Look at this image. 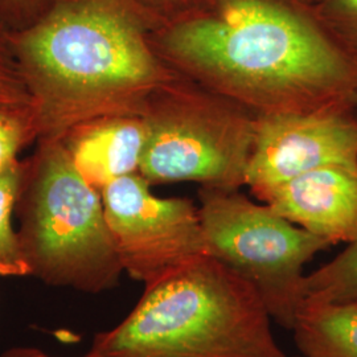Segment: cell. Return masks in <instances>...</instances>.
<instances>
[{
    "mask_svg": "<svg viewBox=\"0 0 357 357\" xmlns=\"http://www.w3.org/2000/svg\"><path fill=\"white\" fill-rule=\"evenodd\" d=\"M151 43L176 73L257 115L355 102L357 52L303 0H208Z\"/></svg>",
    "mask_w": 357,
    "mask_h": 357,
    "instance_id": "6da1fadb",
    "label": "cell"
},
{
    "mask_svg": "<svg viewBox=\"0 0 357 357\" xmlns=\"http://www.w3.org/2000/svg\"><path fill=\"white\" fill-rule=\"evenodd\" d=\"M153 28L122 0H54L35 22L7 31L33 103L38 138L115 115H142L176 77L155 51Z\"/></svg>",
    "mask_w": 357,
    "mask_h": 357,
    "instance_id": "7a4b0ae2",
    "label": "cell"
},
{
    "mask_svg": "<svg viewBox=\"0 0 357 357\" xmlns=\"http://www.w3.org/2000/svg\"><path fill=\"white\" fill-rule=\"evenodd\" d=\"M255 287L205 255L146 286L84 357H287Z\"/></svg>",
    "mask_w": 357,
    "mask_h": 357,
    "instance_id": "3957f363",
    "label": "cell"
},
{
    "mask_svg": "<svg viewBox=\"0 0 357 357\" xmlns=\"http://www.w3.org/2000/svg\"><path fill=\"white\" fill-rule=\"evenodd\" d=\"M17 233L29 275L98 294L123 271L105 216L102 195L79 175L63 141H43L24 169Z\"/></svg>",
    "mask_w": 357,
    "mask_h": 357,
    "instance_id": "277c9868",
    "label": "cell"
},
{
    "mask_svg": "<svg viewBox=\"0 0 357 357\" xmlns=\"http://www.w3.org/2000/svg\"><path fill=\"white\" fill-rule=\"evenodd\" d=\"M142 116L147 141L139 175L151 185H245L255 141L253 112L178 73L153 94Z\"/></svg>",
    "mask_w": 357,
    "mask_h": 357,
    "instance_id": "5b68a950",
    "label": "cell"
},
{
    "mask_svg": "<svg viewBox=\"0 0 357 357\" xmlns=\"http://www.w3.org/2000/svg\"><path fill=\"white\" fill-rule=\"evenodd\" d=\"M199 202L206 255L250 283L270 318L293 330L303 305V268L332 243L240 190L202 187Z\"/></svg>",
    "mask_w": 357,
    "mask_h": 357,
    "instance_id": "8992f818",
    "label": "cell"
},
{
    "mask_svg": "<svg viewBox=\"0 0 357 357\" xmlns=\"http://www.w3.org/2000/svg\"><path fill=\"white\" fill-rule=\"evenodd\" d=\"M103 208L123 271L149 286L205 257L199 206L190 199H163L139 174L102 191Z\"/></svg>",
    "mask_w": 357,
    "mask_h": 357,
    "instance_id": "52a82bcc",
    "label": "cell"
},
{
    "mask_svg": "<svg viewBox=\"0 0 357 357\" xmlns=\"http://www.w3.org/2000/svg\"><path fill=\"white\" fill-rule=\"evenodd\" d=\"M357 168V105L257 115L245 185L273 187L321 167Z\"/></svg>",
    "mask_w": 357,
    "mask_h": 357,
    "instance_id": "ba28073f",
    "label": "cell"
},
{
    "mask_svg": "<svg viewBox=\"0 0 357 357\" xmlns=\"http://www.w3.org/2000/svg\"><path fill=\"white\" fill-rule=\"evenodd\" d=\"M252 193L296 227L332 245L357 243V168L321 167Z\"/></svg>",
    "mask_w": 357,
    "mask_h": 357,
    "instance_id": "9c48e42d",
    "label": "cell"
},
{
    "mask_svg": "<svg viewBox=\"0 0 357 357\" xmlns=\"http://www.w3.org/2000/svg\"><path fill=\"white\" fill-rule=\"evenodd\" d=\"M146 141L142 115L100 118L63 139L79 175L100 192L118 178L139 174Z\"/></svg>",
    "mask_w": 357,
    "mask_h": 357,
    "instance_id": "30bf717a",
    "label": "cell"
},
{
    "mask_svg": "<svg viewBox=\"0 0 357 357\" xmlns=\"http://www.w3.org/2000/svg\"><path fill=\"white\" fill-rule=\"evenodd\" d=\"M293 331L303 357H357V305L305 302Z\"/></svg>",
    "mask_w": 357,
    "mask_h": 357,
    "instance_id": "8fae6325",
    "label": "cell"
},
{
    "mask_svg": "<svg viewBox=\"0 0 357 357\" xmlns=\"http://www.w3.org/2000/svg\"><path fill=\"white\" fill-rule=\"evenodd\" d=\"M302 294L303 302L357 305V243L306 275Z\"/></svg>",
    "mask_w": 357,
    "mask_h": 357,
    "instance_id": "7c38bea8",
    "label": "cell"
},
{
    "mask_svg": "<svg viewBox=\"0 0 357 357\" xmlns=\"http://www.w3.org/2000/svg\"><path fill=\"white\" fill-rule=\"evenodd\" d=\"M24 169L15 162L0 172V277L29 275L19 234L13 227V212L19 200Z\"/></svg>",
    "mask_w": 357,
    "mask_h": 357,
    "instance_id": "4fadbf2b",
    "label": "cell"
},
{
    "mask_svg": "<svg viewBox=\"0 0 357 357\" xmlns=\"http://www.w3.org/2000/svg\"><path fill=\"white\" fill-rule=\"evenodd\" d=\"M0 112L15 113L35 122L33 103L23 77L15 63L7 41V31L0 26ZM36 126V125H35Z\"/></svg>",
    "mask_w": 357,
    "mask_h": 357,
    "instance_id": "5bb4252c",
    "label": "cell"
},
{
    "mask_svg": "<svg viewBox=\"0 0 357 357\" xmlns=\"http://www.w3.org/2000/svg\"><path fill=\"white\" fill-rule=\"evenodd\" d=\"M33 138H38V132L31 118L0 112V172L17 162L19 150Z\"/></svg>",
    "mask_w": 357,
    "mask_h": 357,
    "instance_id": "9a60e30c",
    "label": "cell"
},
{
    "mask_svg": "<svg viewBox=\"0 0 357 357\" xmlns=\"http://www.w3.org/2000/svg\"><path fill=\"white\" fill-rule=\"evenodd\" d=\"M150 24L153 31L200 10L208 0H122Z\"/></svg>",
    "mask_w": 357,
    "mask_h": 357,
    "instance_id": "2e32d148",
    "label": "cell"
},
{
    "mask_svg": "<svg viewBox=\"0 0 357 357\" xmlns=\"http://www.w3.org/2000/svg\"><path fill=\"white\" fill-rule=\"evenodd\" d=\"M312 6L323 23L357 52V0H318Z\"/></svg>",
    "mask_w": 357,
    "mask_h": 357,
    "instance_id": "e0dca14e",
    "label": "cell"
},
{
    "mask_svg": "<svg viewBox=\"0 0 357 357\" xmlns=\"http://www.w3.org/2000/svg\"><path fill=\"white\" fill-rule=\"evenodd\" d=\"M54 0H0V26L15 31L35 22Z\"/></svg>",
    "mask_w": 357,
    "mask_h": 357,
    "instance_id": "ac0fdd59",
    "label": "cell"
},
{
    "mask_svg": "<svg viewBox=\"0 0 357 357\" xmlns=\"http://www.w3.org/2000/svg\"><path fill=\"white\" fill-rule=\"evenodd\" d=\"M0 357H53L35 349V348H13V349H8L7 352H4Z\"/></svg>",
    "mask_w": 357,
    "mask_h": 357,
    "instance_id": "d6986e66",
    "label": "cell"
},
{
    "mask_svg": "<svg viewBox=\"0 0 357 357\" xmlns=\"http://www.w3.org/2000/svg\"><path fill=\"white\" fill-rule=\"evenodd\" d=\"M303 1H306L308 4H315L318 0H303Z\"/></svg>",
    "mask_w": 357,
    "mask_h": 357,
    "instance_id": "ffe728a7",
    "label": "cell"
}]
</instances>
